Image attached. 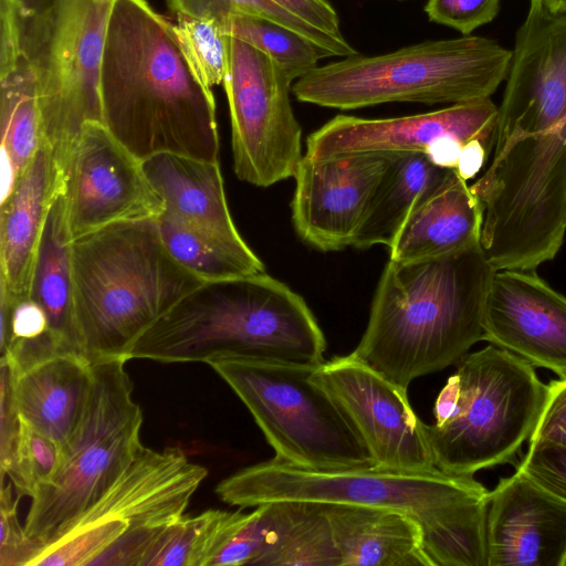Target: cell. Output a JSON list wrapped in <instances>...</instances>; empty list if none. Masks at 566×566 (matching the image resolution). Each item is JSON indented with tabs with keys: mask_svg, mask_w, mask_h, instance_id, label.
Listing matches in <instances>:
<instances>
[{
	"mask_svg": "<svg viewBox=\"0 0 566 566\" xmlns=\"http://www.w3.org/2000/svg\"><path fill=\"white\" fill-rule=\"evenodd\" d=\"M115 0H59L23 24V51L36 77L43 143L63 168L83 125L102 122L101 69Z\"/></svg>",
	"mask_w": 566,
	"mask_h": 566,
	"instance_id": "obj_12",
	"label": "cell"
},
{
	"mask_svg": "<svg viewBox=\"0 0 566 566\" xmlns=\"http://www.w3.org/2000/svg\"><path fill=\"white\" fill-rule=\"evenodd\" d=\"M62 457L63 451L57 442L21 421L17 444L4 475L11 480L15 495L32 497L41 485L55 475Z\"/></svg>",
	"mask_w": 566,
	"mask_h": 566,
	"instance_id": "obj_35",
	"label": "cell"
},
{
	"mask_svg": "<svg viewBox=\"0 0 566 566\" xmlns=\"http://www.w3.org/2000/svg\"><path fill=\"white\" fill-rule=\"evenodd\" d=\"M291 81L264 53L228 35L223 80L235 176L256 187L294 177L303 158Z\"/></svg>",
	"mask_w": 566,
	"mask_h": 566,
	"instance_id": "obj_13",
	"label": "cell"
},
{
	"mask_svg": "<svg viewBox=\"0 0 566 566\" xmlns=\"http://www.w3.org/2000/svg\"><path fill=\"white\" fill-rule=\"evenodd\" d=\"M0 91L2 198L43 144L36 77L24 51L0 70Z\"/></svg>",
	"mask_w": 566,
	"mask_h": 566,
	"instance_id": "obj_28",
	"label": "cell"
},
{
	"mask_svg": "<svg viewBox=\"0 0 566 566\" xmlns=\"http://www.w3.org/2000/svg\"><path fill=\"white\" fill-rule=\"evenodd\" d=\"M102 123L137 158L219 161L216 103L185 60L174 24L146 0H115L101 69Z\"/></svg>",
	"mask_w": 566,
	"mask_h": 566,
	"instance_id": "obj_1",
	"label": "cell"
},
{
	"mask_svg": "<svg viewBox=\"0 0 566 566\" xmlns=\"http://www.w3.org/2000/svg\"><path fill=\"white\" fill-rule=\"evenodd\" d=\"M223 30L269 56L291 82L316 69L319 60L332 56L310 39L262 18L231 15L223 22Z\"/></svg>",
	"mask_w": 566,
	"mask_h": 566,
	"instance_id": "obj_31",
	"label": "cell"
},
{
	"mask_svg": "<svg viewBox=\"0 0 566 566\" xmlns=\"http://www.w3.org/2000/svg\"><path fill=\"white\" fill-rule=\"evenodd\" d=\"M232 513L210 509L196 516L184 515L166 528L145 566H210Z\"/></svg>",
	"mask_w": 566,
	"mask_h": 566,
	"instance_id": "obj_32",
	"label": "cell"
},
{
	"mask_svg": "<svg viewBox=\"0 0 566 566\" xmlns=\"http://www.w3.org/2000/svg\"><path fill=\"white\" fill-rule=\"evenodd\" d=\"M399 1H402V0H399Z\"/></svg>",
	"mask_w": 566,
	"mask_h": 566,
	"instance_id": "obj_44",
	"label": "cell"
},
{
	"mask_svg": "<svg viewBox=\"0 0 566 566\" xmlns=\"http://www.w3.org/2000/svg\"><path fill=\"white\" fill-rule=\"evenodd\" d=\"M325 349L323 331L303 297L264 271L203 281L138 338L127 358L318 366Z\"/></svg>",
	"mask_w": 566,
	"mask_h": 566,
	"instance_id": "obj_4",
	"label": "cell"
},
{
	"mask_svg": "<svg viewBox=\"0 0 566 566\" xmlns=\"http://www.w3.org/2000/svg\"><path fill=\"white\" fill-rule=\"evenodd\" d=\"M63 195L72 240L114 222L158 218L165 210L143 160L98 120L83 125L67 154Z\"/></svg>",
	"mask_w": 566,
	"mask_h": 566,
	"instance_id": "obj_15",
	"label": "cell"
},
{
	"mask_svg": "<svg viewBox=\"0 0 566 566\" xmlns=\"http://www.w3.org/2000/svg\"><path fill=\"white\" fill-rule=\"evenodd\" d=\"M307 24L343 39L339 17L327 0H272Z\"/></svg>",
	"mask_w": 566,
	"mask_h": 566,
	"instance_id": "obj_41",
	"label": "cell"
},
{
	"mask_svg": "<svg viewBox=\"0 0 566 566\" xmlns=\"http://www.w3.org/2000/svg\"><path fill=\"white\" fill-rule=\"evenodd\" d=\"M174 32L195 76L207 87L223 83L228 66V34L220 21L177 15Z\"/></svg>",
	"mask_w": 566,
	"mask_h": 566,
	"instance_id": "obj_33",
	"label": "cell"
},
{
	"mask_svg": "<svg viewBox=\"0 0 566 566\" xmlns=\"http://www.w3.org/2000/svg\"><path fill=\"white\" fill-rule=\"evenodd\" d=\"M20 9L22 23H31L45 18L59 0H13Z\"/></svg>",
	"mask_w": 566,
	"mask_h": 566,
	"instance_id": "obj_42",
	"label": "cell"
},
{
	"mask_svg": "<svg viewBox=\"0 0 566 566\" xmlns=\"http://www.w3.org/2000/svg\"><path fill=\"white\" fill-rule=\"evenodd\" d=\"M91 385L92 363L76 354L53 355L13 371L20 420L53 439L63 451L83 418Z\"/></svg>",
	"mask_w": 566,
	"mask_h": 566,
	"instance_id": "obj_22",
	"label": "cell"
},
{
	"mask_svg": "<svg viewBox=\"0 0 566 566\" xmlns=\"http://www.w3.org/2000/svg\"><path fill=\"white\" fill-rule=\"evenodd\" d=\"M392 153H360L314 160L303 156L291 201L297 235L323 252L353 247Z\"/></svg>",
	"mask_w": 566,
	"mask_h": 566,
	"instance_id": "obj_18",
	"label": "cell"
},
{
	"mask_svg": "<svg viewBox=\"0 0 566 566\" xmlns=\"http://www.w3.org/2000/svg\"><path fill=\"white\" fill-rule=\"evenodd\" d=\"M29 298L43 312L59 354L83 355L72 272V237L63 191L53 201L42 231Z\"/></svg>",
	"mask_w": 566,
	"mask_h": 566,
	"instance_id": "obj_26",
	"label": "cell"
},
{
	"mask_svg": "<svg viewBox=\"0 0 566 566\" xmlns=\"http://www.w3.org/2000/svg\"><path fill=\"white\" fill-rule=\"evenodd\" d=\"M179 447H144L109 489L29 566H145L206 479Z\"/></svg>",
	"mask_w": 566,
	"mask_h": 566,
	"instance_id": "obj_8",
	"label": "cell"
},
{
	"mask_svg": "<svg viewBox=\"0 0 566 566\" xmlns=\"http://www.w3.org/2000/svg\"><path fill=\"white\" fill-rule=\"evenodd\" d=\"M566 566V565H565Z\"/></svg>",
	"mask_w": 566,
	"mask_h": 566,
	"instance_id": "obj_45",
	"label": "cell"
},
{
	"mask_svg": "<svg viewBox=\"0 0 566 566\" xmlns=\"http://www.w3.org/2000/svg\"><path fill=\"white\" fill-rule=\"evenodd\" d=\"M277 517L279 502L255 506L250 513L234 511L226 538L210 566L256 565L274 537Z\"/></svg>",
	"mask_w": 566,
	"mask_h": 566,
	"instance_id": "obj_34",
	"label": "cell"
},
{
	"mask_svg": "<svg viewBox=\"0 0 566 566\" xmlns=\"http://www.w3.org/2000/svg\"><path fill=\"white\" fill-rule=\"evenodd\" d=\"M547 392L534 366L495 345L467 354L439 392L426 434L436 467L473 475L530 439Z\"/></svg>",
	"mask_w": 566,
	"mask_h": 566,
	"instance_id": "obj_7",
	"label": "cell"
},
{
	"mask_svg": "<svg viewBox=\"0 0 566 566\" xmlns=\"http://www.w3.org/2000/svg\"><path fill=\"white\" fill-rule=\"evenodd\" d=\"M511 60L512 51L488 38L424 41L318 65L293 84L292 93L302 103L337 109L457 104L490 97L506 78Z\"/></svg>",
	"mask_w": 566,
	"mask_h": 566,
	"instance_id": "obj_6",
	"label": "cell"
},
{
	"mask_svg": "<svg viewBox=\"0 0 566 566\" xmlns=\"http://www.w3.org/2000/svg\"><path fill=\"white\" fill-rule=\"evenodd\" d=\"M500 10V0H428L424 12L430 21L452 28L463 35L491 22Z\"/></svg>",
	"mask_w": 566,
	"mask_h": 566,
	"instance_id": "obj_39",
	"label": "cell"
},
{
	"mask_svg": "<svg viewBox=\"0 0 566 566\" xmlns=\"http://www.w3.org/2000/svg\"><path fill=\"white\" fill-rule=\"evenodd\" d=\"M12 485H2L0 495V566H29L40 549L28 538L18 520V502Z\"/></svg>",
	"mask_w": 566,
	"mask_h": 566,
	"instance_id": "obj_38",
	"label": "cell"
},
{
	"mask_svg": "<svg viewBox=\"0 0 566 566\" xmlns=\"http://www.w3.org/2000/svg\"><path fill=\"white\" fill-rule=\"evenodd\" d=\"M545 3L554 13H566V0H545Z\"/></svg>",
	"mask_w": 566,
	"mask_h": 566,
	"instance_id": "obj_43",
	"label": "cell"
},
{
	"mask_svg": "<svg viewBox=\"0 0 566 566\" xmlns=\"http://www.w3.org/2000/svg\"><path fill=\"white\" fill-rule=\"evenodd\" d=\"M340 566H433L412 515L387 507L323 503Z\"/></svg>",
	"mask_w": 566,
	"mask_h": 566,
	"instance_id": "obj_24",
	"label": "cell"
},
{
	"mask_svg": "<svg viewBox=\"0 0 566 566\" xmlns=\"http://www.w3.org/2000/svg\"><path fill=\"white\" fill-rule=\"evenodd\" d=\"M423 153H392L353 247H390L411 211L453 171Z\"/></svg>",
	"mask_w": 566,
	"mask_h": 566,
	"instance_id": "obj_27",
	"label": "cell"
},
{
	"mask_svg": "<svg viewBox=\"0 0 566 566\" xmlns=\"http://www.w3.org/2000/svg\"><path fill=\"white\" fill-rule=\"evenodd\" d=\"M516 471L566 502V447L551 442H530Z\"/></svg>",
	"mask_w": 566,
	"mask_h": 566,
	"instance_id": "obj_37",
	"label": "cell"
},
{
	"mask_svg": "<svg viewBox=\"0 0 566 566\" xmlns=\"http://www.w3.org/2000/svg\"><path fill=\"white\" fill-rule=\"evenodd\" d=\"M528 441L566 447V379L547 385L546 398Z\"/></svg>",
	"mask_w": 566,
	"mask_h": 566,
	"instance_id": "obj_40",
	"label": "cell"
},
{
	"mask_svg": "<svg viewBox=\"0 0 566 566\" xmlns=\"http://www.w3.org/2000/svg\"><path fill=\"white\" fill-rule=\"evenodd\" d=\"M494 271L481 242L433 259L389 260L352 354L405 390L459 363L482 340Z\"/></svg>",
	"mask_w": 566,
	"mask_h": 566,
	"instance_id": "obj_3",
	"label": "cell"
},
{
	"mask_svg": "<svg viewBox=\"0 0 566 566\" xmlns=\"http://www.w3.org/2000/svg\"><path fill=\"white\" fill-rule=\"evenodd\" d=\"M484 208L453 170L408 216L389 247V260L412 262L439 258L481 242Z\"/></svg>",
	"mask_w": 566,
	"mask_h": 566,
	"instance_id": "obj_23",
	"label": "cell"
},
{
	"mask_svg": "<svg viewBox=\"0 0 566 566\" xmlns=\"http://www.w3.org/2000/svg\"><path fill=\"white\" fill-rule=\"evenodd\" d=\"M126 361L92 363L83 418L63 450L57 472L31 497L24 531L40 553L109 489L145 447L143 411L133 399Z\"/></svg>",
	"mask_w": 566,
	"mask_h": 566,
	"instance_id": "obj_10",
	"label": "cell"
},
{
	"mask_svg": "<svg viewBox=\"0 0 566 566\" xmlns=\"http://www.w3.org/2000/svg\"><path fill=\"white\" fill-rule=\"evenodd\" d=\"M63 191V168L46 144L1 198L0 290L12 303L29 297L49 210Z\"/></svg>",
	"mask_w": 566,
	"mask_h": 566,
	"instance_id": "obj_21",
	"label": "cell"
},
{
	"mask_svg": "<svg viewBox=\"0 0 566 566\" xmlns=\"http://www.w3.org/2000/svg\"><path fill=\"white\" fill-rule=\"evenodd\" d=\"M499 106L490 97L416 115L361 118L337 115L312 133L305 156L314 160L360 153H423L457 170L476 142L494 147Z\"/></svg>",
	"mask_w": 566,
	"mask_h": 566,
	"instance_id": "obj_14",
	"label": "cell"
},
{
	"mask_svg": "<svg viewBox=\"0 0 566 566\" xmlns=\"http://www.w3.org/2000/svg\"><path fill=\"white\" fill-rule=\"evenodd\" d=\"M488 566H565L566 502L516 471L490 491Z\"/></svg>",
	"mask_w": 566,
	"mask_h": 566,
	"instance_id": "obj_20",
	"label": "cell"
},
{
	"mask_svg": "<svg viewBox=\"0 0 566 566\" xmlns=\"http://www.w3.org/2000/svg\"><path fill=\"white\" fill-rule=\"evenodd\" d=\"M84 357L125 358L138 338L203 282L168 252L156 218L111 223L72 240Z\"/></svg>",
	"mask_w": 566,
	"mask_h": 566,
	"instance_id": "obj_5",
	"label": "cell"
},
{
	"mask_svg": "<svg viewBox=\"0 0 566 566\" xmlns=\"http://www.w3.org/2000/svg\"><path fill=\"white\" fill-rule=\"evenodd\" d=\"M482 326V340L566 379V296L535 270L494 271Z\"/></svg>",
	"mask_w": 566,
	"mask_h": 566,
	"instance_id": "obj_19",
	"label": "cell"
},
{
	"mask_svg": "<svg viewBox=\"0 0 566 566\" xmlns=\"http://www.w3.org/2000/svg\"><path fill=\"white\" fill-rule=\"evenodd\" d=\"M566 116V13L531 0L516 32L495 133L494 155L552 130Z\"/></svg>",
	"mask_w": 566,
	"mask_h": 566,
	"instance_id": "obj_17",
	"label": "cell"
},
{
	"mask_svg": "<svg viewBox=\"0 0 566 566\" xmlns=\"http://www.w3.org/2000/svg\"><path fill=\"white\" fill-rule=\"evenodd\" d=\"M337 403L368 449L375 467L410 472L438 468L407 390L352 353L324 360L312 375Z\"/></svg>",
	"mask_w": 566,
	"mask_h": 566,
	"instance_id": "obj_16",
	"label": "cell"
},
{
	"mask_svg": "<svg viewBox=\"0 0 566 566\" xmlns=\"http://www.w3.org/2000/svg\"><path fill=\"white\" fill-rule=\"evenodd\" d=\"M484 208L481 245L494 270H535L566 233V116L493 155L470 186Z\"/></svg>",
	"mask_w": 566,
	"mask_h": 566,
	"instance_id": "obj_9",
	"label": "cell"
},
{
	"mask_svg": "<svg viewBox=\"0 0 566 566\" xmlns=\"http://www.w3.org/2000/svg\"><path fill=\"white\" fill-rule=\"evenodd\" d=\"M208 365L248 408L275 458L316 470L375 467L344 412L313 380L317 366L247 358Z\"/></svg>",
	"mask_w": 566,
	"mask_h": 566,
	"instance_id": "obj_11",
	"label": "cell"
},
{
	"mask_svg": "<svg viewBox=\"0 0 566 566\" xmlns=\"http://www.w3.org/2000/svg\"><path fill=\"white\" fill-rule=\"evenodd\" d=\"M166 2L176 17L213 19L223 25L229 17L245 14L279 23L304 36L312 33L310 24L272 0H166Z\"/></svg>",
	"mask_w": 566,
	"mask_h": 566,
	"instance_id": "obj_36",
	"label": "cell"
},
{
	"mask_svg": "<svg viewBox=\"0 0 566 566\" xmlns=\"http://www.w3.org/2000/svg\"><path fill=\"white\" fill-rule=\"evenodd\" d=\"M256 565L340 566L338 548L323 503L279 502L274 537Z\"/></svg>",
	"mask_w": 566,
	"mask_h": 566,
	"instance_id": "obj_30",
	"label": "cell"
},
{
	"mask_svg": "<svg viewBox=\"0 0 566 566\" xmlns=\"http://www.w3.org/2000/svg\"><path fill=\"white\" fill-rule=\"evenodd\" d=\"M143 166L165 212L214 234L243 239L228 207L219 161L158 154L143 160Z\"/></svg>",
	"mask_w": 566,
	"mask_h": 566,
	"instance_id": "obj_25",
	"label": "cell"
},
{
	"mask_svg": "<svg viewBox=\"0 0 566 566\" xmlns=\"http://www.w3.org/2000/svg\"><path fill=\"white\" fill-rule=\"evenodd\" d=\"M156 219L170 255L203 281L264 272L262 261L243 239L231 240L214 234L165 211Z\"/></svg>",
	"mask_w": 566,
	"mask_h": 566,
	"instance_id": "obj_29",
	"label": "cell"
},
{
	"mask_svg": "<svg viewBox=\"0 0 566 566\" xmlns=\"http://www.w3.org/2000/svg\"><path fill=\"white\" fill-rule=\"evenodd\" d=\"M216 493L222 502L241 509L303 501L398 510L422 526L433 566L488 564L490 491L473 475L378 467L316 470L274 457L223 479Z\"/></svg>",
	"mask_w": 566,
	"mask_h": 566,
	"instance_id": "obj_2",
	"label": "cell"
}]
</instances>
